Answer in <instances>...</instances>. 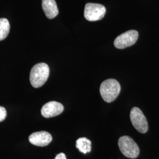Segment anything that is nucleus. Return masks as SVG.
Wrapping results in <instances>:
<instances>
[{
	"label": "nucleus",
	"mask_w": 159,
	"mask_h": 159,
	"mask_svg": "<svg viewBox=\"0 0 159 159\" xmlns=\"http://www.w3.org/2000/svg\"><path fill=\"white\" fill-rule=\"evenodd\" d=\"M118 145L121 153L128 158L136 159L140 154L137 144L130 137L125 136L120 137Z\"/></svg>",
	"instance_id": "nucleus-3"
},
{
	"label": "nucleus",
	"mask_w": 159,
	"mask_h": 159,
	"mask_svg": "<svg viewBox=\"0 0 159 159\" xmlns=\"http://www.w3.org/2000/svg\"><path fill=\"white\" fill-rule=\"evenodd\" d=\"M50 68L44 63H39L32 68L30 74V81L35 88H39L45 84L49 77Z\"/></svg>",
	"instance_id": "nucleus-1"
},
{
	"label": "nucleus",
	"mask_w": 159,
	"mask_h": 159,
	"mask_svg": "<svg viewBox=\"0 0 159 159\" xmlns=\"http://www.w3.org/2000/svg\"><path fill=\"white\" fill-rule=\"evenodd\" d=\"M42 7L46 17L49 19L54 18L58 14V9L55 0H42Z\"/></svg>",
	"instance_id": "nucleus-9"
},
{
	"label": "nucleus",
	"mask_w": 159,
	"mask_h": 159,
	"mask_svg": "<svg viewBox=\"0 0 159 159\" xmlns=\"http://www.w3.org/2000/svg\"><path fill=\"white\" fill-rule=\"evenodd\" d=\"M64 110L62 104L57 102H50L45 104L41 108L42 116L45 118H51L61 113Z\"/></svg>",
	"instance_id": "nucleus-7"
},
{
	"label": "nucleus",
	"mask_w": 159,
	"mask_h": 159,
	"mask_svg": "<svg viewBox=\"0 0 159 159\" xmlns=\"http://www.w3.org/2000/svg\"><path fill=\"white\" fill-rule=\"evenodd\" d=\"M139 37V33L136 30H129L119 35L114 41V45L119 49H124L134 45Z\"/></svg>",
	"instance_id": "nucleus-6"
},
{
	"label": "nucleus",
	"mask_w": 159,
	"mask_h": 159,
	"mask_svg": "<svg viewBox=\"0 0 159 159\" xmlns=\"http://www.w3.org/2000/svg\"><path fill=\"white\" fill-rule=\"evenodd\" d=\"M130 120L137 130L141 133H145L148 130V120L142 111L138 107H133L131 110Z\"/></svg>",
	"instance_id": "nucleus-5"
},
{
	"label": "nucleus",
	"mask_w": 159,
	"mask_h": 159,
	"mask_svg": "<svg viewBox=\"0 0 159 159\" xmlns=\"http://www.w3.org/2000/svg\"><path fill=\"white\" fill-rule=\"evenodd\" d=\"M75 146L80 152L86 154L91 152V141L85 137L79 138L76 141Z\"/></svg>",
	"instance_id": "nucleus-10"
},
{
	"label": "nucleus",
	"mask_w": 159,
	"mask_h": 159,
	"mask_svg": "<svg viewBox=\"0 0 159 159\" xmlns=\"http://www.w3.org/2000/svg\"><path fill=\"white\" fill-rule=\"evenodd\" d=\"M54 159H66V156L65 155V154L63 153H61L57 154L56 157V158Z\"/></svg>",
	"instance_id": "nucleus-13"
},
{
	"label": "nucleus",
	"mask_w": 159,
	"mask_h": 159,
	"mask_svg": "<svg viewBox=\"0 0 159 159\" xmlns=\"http://www.w3.org/2000/svg\"><path fill=\"white\" fill-rule=\"evenodd\" d=\"M29 142L37 146L44 147L48 145L52 141L51 134L44 131L34 132L29 137Z\"/></svg>",
	"instance_id": "nucleus-8"
},
{
	"label": "nucleus",
	"mask_w": 159,
	"mask_h": 159,
	"mask_svg": "<svg viewBox=\"0 0 159 159\" xmlns=\"http://www.w3.org/2000/svg\"><path fill=\"white\" fill-rule=\"evenodd\" d=\"M10 25L7 18H0V41L4 40L9 34Z\"/></svg>",
	"instance_id": "nucleus-11"
},
{
	"label": "nucleus",
	"mask_w": 159,
	"mask_h": 159,
	"mask_svg": "<svg viewBox=\"0 0 159 159\" xmlns=\"http://www.w3.org/2000/svg\"><path fill=\"white\" fill-rule=\"evenodd\" d=\"M106 12V7L100 4L87 3L84 8V16L89 21H96L102 20Z\"/></svg>",
	"instance_id": "nucleus-4"
},
{
	"label": "nucleus",
	"mask_w": 159,
	"mask_h": 159,
	"mask_svg": "<svg viewBox=\"0 0 159 159\" xmlns=\"http://www.w3.org/2000/svg\"><path fill=\"white\" fill-rule=\"evenodd\" d=\"M7 117V111L4 107L0 106V122L4 121Z\"/></svg>",
	"instance_id": "nucleus-12"
},
{
	"label": "nucleus",
	"mask_w": 159,
	"mask_h": 159,
	"mask_svg": "<svg viewBox=\"0 0 159 159\" xmlns=\"http://www.w3.org/2000/svg\"><path fill=\"white\" fill-rule=\"evenodd\" d=\"M121 86L119 82L113 79L104 81L100 88L101 96L103 100L107 102L114 101L119 96Z\"/></svg>",
	"instance_id": "nucleus-2"
}]
</instances>
